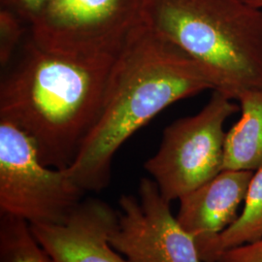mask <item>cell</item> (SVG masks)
Returning <instances> with one entry per match:
<instances>
[{"instance_id":"2","label":"cell","mask_w":262,"mask_h":262,"mask_svg":"<svg viewBox=\"0 0 262 262\" xmlns=\"http://www.w3.org/2000/svg\"><path fill=\"white\" fill-rule=\"evenodd\" d=\"M118 54L62 56L28 34L1 79L0 120L28 135L44 165L68 168L99 116Z\"/></svg>"},{"instance_id":"5","label":"cell","mask_w":262,"mask_h":262,"mask_svg":"<svg viewBox=\"0 0 262 262\" xmlns=\"http://www.w3.org/2000/svg\"><path fill=\"white\" fill-rule=\"evenodd\" d=\"M84 193L66 169L42 163L24 131L0 120V215H15L29 225H61Z\"/></svg>"},{"instance_id":"16","label":"cell","mask_w":262,"mask_h":262,"mask_svg":"<svg viewBox=\"0 0 262 262\" xmlns=\"http://www.w3.org/2000/svg\"><path fill=\"white\" fill-rule=\"evenodd\" d=\"M242 1L252 8L262 11V0H242Z\"/></svg>"},{"instance_id":"11","label":"cell","mask_w":262,"mask_h":262,"mask_svg":"<svg viewBox=\"0 0 262 262\" xmlns=\"http://www.w3.org/2000/svg\"><path fill=\"white\" fill-rule=\"evenodd\" d=\"M262 240V167L254 171L244 201L243 210L234 223L215 239L198 247L201 258L215 262L223 253Z\"/></svg>"},{"instance_id":"9","label":"cell","mask_w":262,"mask_h":262,"mask_svg":"<svg viewBox=\"0 0 262 262\" xmlns=\"http://www.w3.org/2000/svg\"><path fill=\"white\" fill-rule=\"evenodd\" d=\"M253 171L224 169L215 177L179 199L177 220L196 241L209 243L238 217Z\"/></svg>"},{"instance_id":"7","label":"cell","mask_w":262,"mask_h":262,"mask_svg":"<svg viewBox=\"0 0 262 262\" xmlns=\"http://www.w3.org/2000/svg\"><path fill=\"white\" fill-rule=\"evenodd\" d=\"M119 208L109 242L127 261L205 262L152 179H141L138 196L123 194Z\"/></svg>"},{"instance_id":"12","label":"cell","mask_w":262,"mask_h":262,"mask_svg":"<svg viewBox=\"0 0 262 262\" xmlns=\"http://www.w3.org/2000/svg\"><path fill=\"white\" fill-rule=\"evenodd\" d=\"M0 262H54L27 221L0 215Z\"/></svg>"},{"instance_id":"10","label":"cell","mask_w":262,"mask_h":262,"mask_svg":"<svg viewBox=\"0 0 262 262\" xmlns=\"http://www.w3.org/2000/svg\"><path fill=\"white\" fill-rule=\"evenodd\" d=\"M240 119L226 131L224 169L256 171L262 167V88L236 98Z\"/></svg>"},{"instance_id":"3","label":"cell","mask_w":262,"mask_h":262,"mask_svg":"<svg viewBox=\"0 0 262 262\" xmlns=\"http://www.w3.org/2000/svg\"><path fill=\"white\" fill-rule=\"evenodd\" d=\"M143 23L201 66L236 101L262 88V11L242 0H145Z\"/></svg>"},{"instance_id":"13","label":"cell","mask_w":262,"mask_h":262,"mask_svg":"<svg viewBox=\"0 0 262 262\" xmlns=\"http://www.w3.org/2000/svg\"><path fill=\"white\" fill-rule=\"evenodd\" d=\"M28 25L9 10L0 9V66L6 68L27 37Z\"/></svg>"},{"instance_id":"15","label":"cell","mask_w":262,"mask_h":262,"mask_svg":"<svg viewBox=\"0 0 262 262\" xmlns=\"http://www.w3.org/2000/svg\"><path fill=\"white\" fill-rule=\"evenodd\" d=\"M215 262H262V240L229 250Z\"/></svg>"},{"instance_id":"4","label":"cell","mask_w":262,"mask_h":262,"mask_svg":"<svg viewBox=\"0 0 262 262\" xmlns=\"http://www.w3.org/2000/svg\"><path fill=\"white\" fill-rule=\"evenodd\" d=\"M239 110L219 91L201 111L172 122L145 170L170 203L204 185L224 170L225 122Z\"/></svg>"},{"instance_id":"8","label":"cell","mask_w":262,"mask_h":262,"mask_svg":"<svg viewBox=\"0 0 262 262\" xmlns=\"http://www.w3.org/2000/svg\"><path fill=\"white\" fill-rule=\"evenodd\" d=\"M118 211L98 198H85L61 225H30L54 262H128L109 242Z\"/></svg>"},{"instance_id":"6","label":"cell","mask_w":262,"mask_h":262,"mask_svg":"<svg viewBox=\"0 0 262 262\" xmlns=\"http://www.w3.org/2000/svg\"><path fill=\"white\" fill-rule=\"evenodd\" d=\"M145 0H48L29 25L39 47L62 56L117 55L143 23Z\"/></svg>"},{"instance_id":"14","label":"cell","mask_w":262,"mask_h":262,"mask_svg":"<svg viewBox=\"0 0 262 262\" xmlns=\"http://www.w3.org/2000/svg\"><path fill=\"white\" fill-rule=\"evenodd\" d=\"M48 0H0L1 8L16 14L28 27L36 18Z\"/></svg>"},{"instance_id":"1","label":"cell","mask_w":262,"mask_h":262,"mask_svg":"<svg viewBox=\"0 0 262 262\" xmlns=\"http://www.w3.org/2000/svg\"><path fill=\"white\" fill-rule=\"evenodd\" d=\"M207 90L214 84L204 69L142 23L115 59L99 116L67 175L84 192L101 191L125 141L170 105Z\"/></svg>"}]
</instances>
